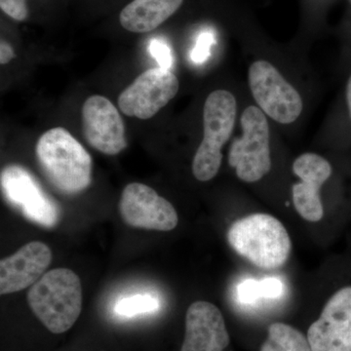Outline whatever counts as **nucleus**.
Here are the masks:
<instances>
[{
    "label": "nucleus",
    "mask_w": 351,
    "mask_h": 351,
    "mask_svg": "<svg viewBox=\"0 0 351 351\" xmlns=\"http://www.w3.org/2000/svg\"><path fill=\"white\" fill-rule=\"evenodd\" d=\"M36 152L44 175L58 191L75 195L91 184V156L66 129L56 127L45 132Z\"/></svg>",
    "instance_id": "obj_1"
},
{
    "label": "nucleus",
    "mask_w": 351,
    "mask_h": 351,
    "mask_svg": "<svg viewBox=\"0 0 351 351\" xmlns=\"http://www.w3.org/2000/svg\"><path fill=\"white\" fill-rule=\"evenodd\" d=\"M27 299L44 326L54 334H63L75 325L82 313L80 278L64 267L50 270L32 286Z\"/></svg>",
    "instance_id": "obj_2"
},
{
    "label": "nucleus",
    "mask_w": 351,
    "mask_h": 351,
    "mask_svg": "<svg viewBox=\"0 0 351 351\" xmlns=\"http://www.w3.org/2000/svg\"><path fill=\"white\" fill-rule=\"evenodd\" d=\"M228 240L239 255L267 270L282 267L292 249L285 226L269 214H253L237 219L228 230Z\"/></svg>",
    "instance_id": "obj_3"
},
{
    "label": "nucleus",
    "mask_w": 351,
    "mask_h": 351,
    "mask_svg": "<svg viewBox=\"0 0 351 351\" xmlns=\"http://www.w3.org/2000/svg\"><path fill=\"white\" fill-rule=\"evenodd\" d=\"M237 112V100L230 92L217 90L208 96L203 110L204 137L193 162L198 181H210L218 174L223 160L221 147L232 136Z\"/></svg>",
    "instance_id": "obj_4"
},
{
    "label": "nucleus",
    "mask_w": 351,
    "mask_h": 351,
    "mask_svg": "<svg viewBox=\"0 0 351 351\" xmlns=\"http://www.w3.org/2000/svg\"><path fill=\"white\" fill-rule=\"evenodd\" d=\"M240 123L243 133L230 145L228 163L241 181L258 182L271 169L269 122L261 108L250 106L245 108Z\"/></svg>",
    "instance_id": "obj_5"
},
{
    "label": "nucleus",
    "mask_w": 351,
    "mask_h": 351,
    "mask_svg": "<svg viewBox=\"0 0 351 351\" xmlns=\"http://www.w3.org/2000/svg\"><path fill=\"white\" fill-rule=\"evenodd\" d=\"M249 85L258 107L270 119L281 124L292 123L299 119L302 112V97L269 62L251 64Z\"/></svg>",
    "instance_id": "obj_6"
},
{
    "label": "nucleus",
    "mask_w": 351,
    "mask_h": 351,
    "mask_svg": "<svg viewBox=\"0 0 351 351\" xmlns=\"http://www.w3.org/2000/svg\"><path fill=\"white\" fill-rule=\"evenodd\" d=\"M0 182L4 197L25 218L46 228L56 225L59 207L29 170L20 165L7 166Z\"/></svg>",
    "instance_id": "obj_7"
},
{
    "label": "nucleus",
    "mask_w": 351,
    "mask_h": 351,
    "mask_svg": "<svg viewBox=\"0 0 351 351\" xmlns=\"http://www.w3.org/2000/svg\"><path fill=\"white\" fill-rule=\"evenodd\" d=\"M179 80L161 68L149 69L120 93L119 107L127 117L149 119L177 95Z\"/></svg>",
    "instance_id": "obj_8"
},
{
    "label": "nucleus",
    "mask_w": 351,
    "mask_h": 351,
    "mask_svg": "<svg viewBox=\"0 0 351 351\" xmlns=\"http://www.w3.org/2000/svg\"><path fill=\"white\" fill-rule=\"evenodd\" d=\"M119 211L132 228L170 232L178 226L174 206L147 184L133 182L122 191Z\"/></svg>",
    "instance_id": "obj_9"
},
{
    "label": "nucleus",
    "mask_w": 351,
    "mask_h": 351,
    "mask_svg": "<svg viewBox=\"0 0 351 351\" xmlns=\"http://www.w3.org/2000/svg\"><path fill=\"white\" fill-rule=\"evenodd\" d=\"M82 129L88 144L108 156H115L127 147L125 126L112 101L94 95L82 108Z\"/></svg>",
    "instance_id": "obj_10"
},
{
    "label": "nucleus",
    "mask_w": 351,
    "mask_h": 351,
    "mask_svg": "<svg viewBox=\"0 0 351 351\" xmlns=\"http://www.w3.org/2000/svg\"><path fill=\"white\" fill-rule=\"evenodd\" d=\"M307 339L311 351H351V287L332 295Z\"/></svg>",
    "instance_id": "obj_11"
},
{
    "label": "nucleus",
    "mask_w": 351,
    "mask_h": 351,
    "mask_svg": "<svg viewBox=\"0 0 351 351\" xmlns=\"http://www.w3.org/2000/svg\"><path fill=\"white\" fill-rule=\"evenodd\" d=\"M52 263L48 245L32 241L0 262V294L8 295L32 287Z\"/></svg>",
    "instance_id": "obj_12"
},
{
    "label": "nucleus",
    "mask_w": 351,
    "mask_h": 351,
    "mask_svg": "<svg viewBox=\"0 0 351 351\" xmlns=\"http://www.w3.org/2000/svg\"><path fill=\"white\" fill-rule=\"evenodd\" d=\"M293 171L301 179L292 189L295 210L306 221H319L324 214L320 189L332 174L331 165L318 154H304L294 161Z\"/></svg>",
    "instance_id": "obj_13"
},
{
    "label": "nucleus",
    "mask_w": 351,
    "mask_h": 351,
    "mask_svg": "<svg viewBox=\"0 0 351 351\" xmlns=\"http://www.w3.org/2000/svg\"><path fill=\"white\" fill-rule=\"evenodd\" d=\"M228 345L230 335L218 307L203 301L191 304L181 351H223Z\"/></svg>",
    "instance_id": "obj_14"
},
{
    "label": "nucleus",
    "mask_w": 351,
    "mask_h": 351,
    "mask_svg": "<svg viewBox=\"0 0 351 351\" xmlns=\"http://www.w3.org/2000/svg\"><path fill=\"white\" fill-rule=\"evenodd\" d=\"M182 2L184 0H133L120 13V24L136 34L154 31L177 12Z\"/></svg>",
    "instance_id": "obj_15"
},
{
    "label": "nucleus",
    "mask_w": 351,
    "mask_h": 351,
    "mask_svg": "<svg viewBox=\"0 0 351 351\" xmlns=\"http://www.w3.org/2000/svg\"><path fill=\"white\" fill-rule=\"evenodd\" d=\"M267 332L269 336L260 351H311L308 339L290 325L274 323Z\"/></svg>",
    "instance_id": "obj_16"
},
{
    "label": "nucleus",
    "mask_w": 351,
    "mask_h": 351,
    "mask_svg": "<svg viewBox=\"0 0 351 351\" xmlns=\"http://www.w3.org/2000/svg\"><path fill=\"white\" fill-rule=\"evenodd\" d=\"M283 291L282 281L276 277H267L262 280L247 279L237 287V298L241 304H250L260 299H278Z\"/></svg>",
    "instance_id": "obj_17"
},
{
    "label": "nucleus",
    "mask_w": 351,
    "mask_h": 351,
    "mask_svg": "<svg viewBox=\"0 0 351 351\" xmlns=\"http://www.w3.org/2000/svg\"><path fill=\"white\" fill-rule=\"evenodd\" d=\"M159 302L149 295H137L119 300L115 306L117 314L126 317L149 313L158 309Z\"/></svg>",
    "instance_id": "obj_18"
},
{
    "label": "nucleus",
    "mask_w": 351,
    "mask_h": 351,
    "mask_svg": "<svg viewBox=\"0 0 351 351\" xmlns=\"http://www.w3.org/2000/svg\"><path fill=\"white\" fill-rule=\"evenodd\" d=\"M215 43H216V39H215L213 31L207 29V31L201 32L196 39L195 47L191 50V61L198 64L205 63L211 54V48Z\"/></svg>",
    "instance_id": "obj_19"
},
{
    "label": "nucleus",
    "mask_w": 351,
    "mask_h": 351,
    "mask_svg": "<svg viewBox=\"0 0 351 351\" xmlns=\"http://www.w3.org/2000/svg\"><path fill=\"white\" fill-rule=\"evenodd\" d=\"M149 49L152 56L158 63L159 68L169 71L174 61L169 44L162 38H154L151 41Z\"/></svg>",
    "instance_id": "obj_20"
},
{
    "label": "nucleus",
    "mask_w": 351,
    "mask_h": 351,
    "mask_svg": "<svg viewBox=\"0 0 351 351\" xmlns=\"http://www.w3.org/2000/svg\"><path fill=\"white\" fill-rule=\"evenodd\" d=\"M0 8L16 21L27 19L29 13L25 0H0Z\"/></svg>",
    "instance_id": "obj_21"
},
{
    "label": "nucleus",
    "mask_w": 351,
    "mask_h": 351,
    "mask_svg": "<svg viewBox=\"0 0 351 351\" xmlns=\"http://www.w3.org/2000/svg\"><path fill=\"white\" fill-rule=\"evenodd\" d=\"M14 58H15V52L10 44L2 40L0 44V63L1 64H8Z\"/></svg>",
    "instance_id": "obj_22"
},
{
    "label": "nucleus",
    "mask_w": 351,
    "mask_h": 351,
    "mask_svg": "<svg viewBox=\"0 0 351 351\" xmlns=\"http://www.w3.org/2000/svg\"><path fill=\"white\" fill-rule=\"evenodd\" d=\"M346 99H348V105L350 108V112L351 115V75L348 82V88H346Z\"/></svg>",
    "instance_id": "obj_23"
},
{
    "label": "nucleus",
    "mask_w": 351,
    "mask_h": 351,
    "mask_svg": "<svg viewBox=\"0 0 351 351\" xmlns=\"http://www.w3.org/2000/svg\"><path fill=\"white\" fill-rule=\"evenodd\" d=\"M350 1H351V0H350Z\"/></svg>",
    "instance_id": "obj_24"
}]
</instances>
